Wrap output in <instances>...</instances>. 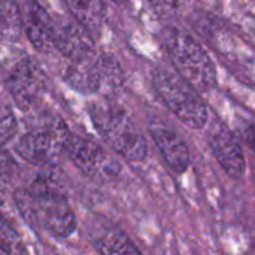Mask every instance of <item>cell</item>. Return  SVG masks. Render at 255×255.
Segmentation results:
<instances>
[{
  "mask_svg": "<svg viewBox=\"0 0 255 255\" xmlns=\"http://www.w3.org/2000/svg\"><path fill=\"white\" fill-rule=\"evenodd\" d=\"M15 203L28 224L57 238H69L76 229L67 199L49 178H37L28 188L15 191Z\"/></svg>",
  "mask_w": 255,
  "mask_h": 255,
  "instance_id": "1",
  "label": "cell"
},
{
  "mask_svg": "<svg viewBox=\"0 0 255 255\" xmlns=\"http://www.w3.org/2000/svg\"><path fill=\"white\" fill-rule=\"evenodd\" d=\"M100 137L128 161H142L148 146L143 133L120 108L106 103H93L88 109Z\"/></svg>",
  "mask_w": 255,
  "mask_h": 255,
  "instance_id": "2",
  "label": "cell"
},
{
  "mask_svg": "<svg viewBox=\"0 0 255 255\" xmlns=\"http://www.w3.org/2000/svg\"><path fill=\"white\" fill-rule=\"evenodd\" d=\"M163 45L170 55L176 73L197 93L211 90L217 82V70L209 54L190 34L178 28L163 33Z\"/></svg>",
  "mask_w": 255,
  "mask_h": 255,
  "instance_id": "3",
  "label": "cell"
},
{
  "mask_svg": "<svg viewBox=\"0 0 255 255\" xmlns=\"http://www.w3.org/2000/svg\"><path fill=\"white\" fill-rule=\"evenodd\" d=\"M154 88L164 105L188 127L202 128L208 121V108L199 93L176 72L160 69L152 79Z\"/></svg>",
  "mask_w": 255,
  "mask_h": 255,
  "instance_id": "4",
  "label": "cell"
},
{
  "mask_svg": "<svg viewBox=\"0 0 255 255\" xmlns=\"http://www.w3.org/2000/svg\"><path fill=\"white\" fill-rule=\"evenodd\" d=\"M69 130L60 118H48L27 131L16 143V152L25 161L36 166H52L64 152Z\"/></svg>",
  "mask_w": 255,
  "mask_h": 255,
  "instance_id": "5",
  "label": "cell"
},
{
  "mask_svg": "<svg viewBox=\"0 0 255 255\" xmlns=\"http://www.w3.org/2000/svg\"><path fill=\"white\" fill-rule=\"evenodd\" d=\"M64 152L81 172L94 181L111 182L121 172L120 163L90 139L69 134L64 145Z\"/></svg>",
  "mask_w": 255,
  "mask_h": 255,
  "instance_id": "6",
  "label": "cell"
},
{
  "mask_svg": "<svg viewBox=\"0 0 255 255\" xmlns=\"http://www.w3.org/2000/svg\"><path fill=\"white\" fill-rule=\"evenodd\" d=\"M6 87L21 109L33 106L43 93L42 72L28 58H19L6 73Z\"/></svg>",
  "mask_w": 255,
  "mask_h": 255,
  "instance_id": "7",
  "label": "cell"
},
{
  "mask_svg": "<svg viewBox=\"0 0 255 255\" xmlns=\"http://www.w3.org/2000/svg\"><path fill=\"white\" fill-rule=\"evenodd\" d=\"M208 143L229 176L241 179L245 175L247 161L244 151L238 139L223 123H214L211 126L208 131Z\"/></svg>",
  "mask_w": 255,
  "mask_h": 255,
  "instance_id": "8",
  "label": "cell"
},
{
  "mask_svg": "<svg viewBox=\"0 0 255 255\" xmlns=\"http://www.w3.org/2000/svg\"><path fill=\"white\" fill-rule=\"evenodd\" d=\"M123 69L120 63L108 54L93 57L84 64L81 91L111 93L123 84Z\"/></svg>",
  "mask_w": 255,
  "mask_h": 255,
  "instance_id": "9",
  "label": "cell"
},
{
  "mask_svg": "<svg viewBox=\"0 0 255 255\" xmlns=\"http://www.w3.org/2000/svg\"><path fill=\"white\" fill-rule=\"evenodd\" d=\"M149 133L169 167L176 173H184L190 166V151L179 133L160 120H151Z\"/></svg>",
  "mask_w": 255,
  "mask_h": 255,
  "instance_id": "10",
  "label": "cell"
},
{
  "mask_svg": "<svg viewBox=\"0 0 255 255\" xmlns=\"http://www.w3.org/2000/svg\"><path fill=\"white\" fill-rule=\"evenodd\" d=\"M54 48H57L72 63L94 57V42L91 34L79 24L73 22L55 30Z\"/></svg>",
  "mask_w": 255,
  "mask_h": 255,
  "instance_id": "11",
  "label": "cell"
},
{
  "mask_svg": "<svg viewBox=\"0 0 255 255\" xmlns=\"http://www.w3.org/2000/svg\"><path fill=\"white\" fill-rule=\"evenodd\" d=\"M25 30L33 46L40 52H51L55 42V25L48 12L36 1L25 3Z\"/></svg>",
  "mask_w": 255,
  "mask_h": 255,
  "instance_id": "12",
  "label": "cell"
},
{
  "mask_svg": "<svg viewBox=\"0 0 255 255\" xmlns=\"http://www.w3.org/2000/svg\"><path fill=\"white\" fill-rule=\"evenodd\" d=\"M91 241L102 255H142L124 232L102 220L93 224Z\"/></svg>",
  "mask_w": 255,
  "mask_h": 255,
  "instance_id": "13",
  "label": "cell"
},
{
  "mask_svg": "<svg viewBox=\"0 0 255 255\" xmlns=\"http://www.w3.org/2000/svg\"><path fill=\"white\" fill-rule=\"evenodd\" d=\"M66 4L78 24L88 33H94L102 27L105 18L102 0H66Z\"/></svg>",
  "mask_w": 255,
  "mask_h": 255,
  "instance_id": "14",
  "label": "cell"
},
{
  "mask_svg": "<svg viewBox=\"0 0 255 255\" xmlns=\"http://www.w3.org/2000/svg\"><path fill=\"white\" fill-rule=\"evenodd\" d=\"M22 13L13 0L0 1V37L9 42L19 39L22 31Z\"/></svg>",
  "mask_w": 255,
  "mask_h": 255,
  "instance_id": "15",
  "label": "cell"
},
{
  "mask_svg": "<svg viewBox=\"0 0 255 255\" xmlns=\"http://www.w3.org/2000/svg\"><path fill=\"white\" fill-rule=\"evenodd\" d=\"M1 205V203H0ZM0 251L6 255H27L19 233L0 211Z\"/></svg>",
  "mask_w": 255,
  "mask_h": 255,
  "instance_id": "16",
  "label": "cell"
},
{
  "mask_svg": "<svg viewBox=\"0 0 255 255\" xmlns=\"http://www.w3.org/2000/svg\"><path fill=\"white\" fill-rule=\"evenodd\" d=\"M18 170V166L13 160V157L7 152L0 149V191H4L12 184L15 173Z\"/></svg>",
  "mask_w": 255,
  "mask_h": 255,
  "instance_id": "17",
  "label": "cell"
},
{
  "mask_svg": "<svg viewBox=\"0 0 255 255\" xmlns=\"http://www.w3.org/2000/svg\"><path fill=\"white\" fill-rule=\"evenodd\" d=\"M16 133V120L7 108L0 109V146L9 142Z\"/></svg>",
  "mask_w": 255,
  "mask_h": 255,
  "instance_id": "18",
  "label": "cell"
},
{
  "mask_svg": "<svg viewBox=\"0 0 255 255\" xmlns=\"http://www.w3.org/2000/svg\"><path fill=\"white\" fill-rule=\"evenodd\" d=\"M149 3L152 4V7L157 10L158 15L161 16H172L176 10V0H149Z\"/></svg>",
  "mask_w": 255,
  "mask_h": 255,
  "instance_id": "19",
  "label": "cell"
},
{
  "mask_svg": "<svg viewBox=\"0 0 255 255\" xmlns=\"http://www.w3.org/2000/svg\"><path fill=\"white\" fill-rule=\"evenodd\" d=\"M114 1H117V3H124V1H127V0H114Z\"/></svg>",
  "mask_w": 255,
  "mask_h": 255,
  "instance_id": "20",
  "label": "cell"
}]
</instances>
